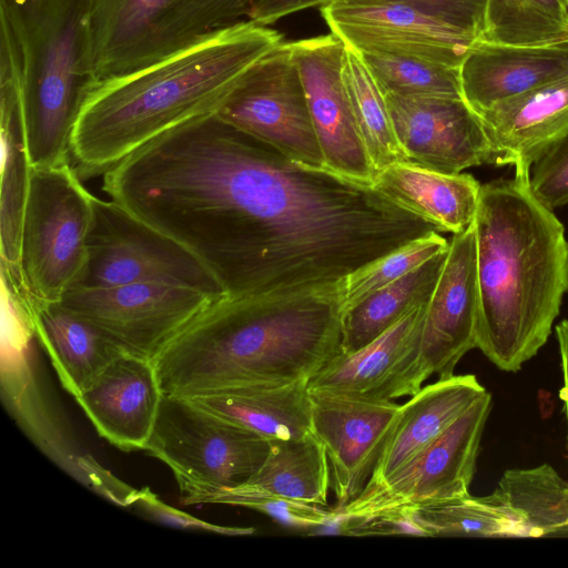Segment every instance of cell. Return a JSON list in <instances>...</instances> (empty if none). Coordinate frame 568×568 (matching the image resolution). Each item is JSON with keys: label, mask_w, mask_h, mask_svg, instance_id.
<instances>
[{"label": "cell", "mask_w": 568, "mask_h": 568, "mask_svg": "<svg viewBox=\"0 0 568 568\" xmlns=\"http://www.w3.org/2000/svg\"><path fill=\"white\" fill-rule=\"evenodd\" d=\"M102 190L189 250L229 298L334 286L437 231L372 185L302 166L216 112L130 153Z\"/></svg>", "instance_id": "6da1fadb"}, {"label": "cell", "mask_w": 568, "mask_h": 568, "mask_svg": "<svg viewBox=\"0 0 568 568\" xmlns=\"http://www.w3.org/2000/svg\"><path fill=\"white\" fill-rule=\"evenodd\" d=\"M338 288L214 301L155 358L162 393L307 382L341 354Z\"/></svg>", "instance_id": "7a4b0ae2"}, {"label": "cell", "mask_w": 568, "mask_h": 568, "mask_svg": "<svg viewBox=\"0 0 568 568\" xmlns=\"http://www.w3.org/2000/svg\"><path fill=\"white\" fill-rule=\"evenodd\" d=\"M473 223L477 348L517 373L546 344L568 293L565 229L532 195L528 175L483 184Z\"/></svg>", "instance_id": "3957f363"}, {"label": "cell", "mask_w": 568, "mask_h": 568, "mask_svg": "<svg viewBox=\"0 0 568 568\" xmlns=\"http://www.w3.org/2000/svg\"><path fill=\"white\" fill-rule=\"evenodd\" d=\"M283 42L244 20L138 70L95 83L78 119L71 160L82 180L103 175L163 132L216 112L243 75Z\"/></svg>", "instance_id": "277c9868"}, {"label": "cell", "mask_w": 568, "mask_h": 568, "mask_svg": "<svg viewBox=\"0 0 568 568\" xmlns=\"http://www.w3.org/2000/svg\"><path fill=\"white\" fill-rule=\"evenodd\" d=\"M90 0H0L21 55L22 105L33 168L71 160L73 132L98 82L88 36Z\"/></svg>", "instance_id": "5b68a950"}, {"label": "cell", "mask_w": 568, "mask_h": 568, "mask_svg": "<svg viewBox=\"0 0 568 568\" xmlns=\"http://www.w3.org/2000/svg\"><path fill=\"white\" fill-rule=\"evenodd\" d=\"M271 440L163 394L144 452L173 473L184 505L207 504L215 494L246 483L262 466Z\"/></svg>", "instance_id": "8992f818"}, {"label": "cell", "mask_w": 568, "mask_h": 568, "mask_svg": "<svg viewBox=\"0 0 568 568\" xmlns=\"http://www.w3.org/2000/svg\"><path fill=\"white\" fill-rule=\"evenodd\" d=\"M93 196L72 162L33 168L20 245L31 303H59L77 285L87 262Z\"/></svg>", "instance_id": "52a82bcc"}, {"label": "cell", "mask_w": 568, "mask_h": 568, "mask_svg": "<svg viewBox=\"0 0 568 568\" xmlns=\"http://www.w3.org/2000/svg\"><path fill=\"white\" fill-rule=\"evenodd\" d=\"M92 205L87 262L74 287L159 282L224 297L212 274L179 242L111 199L93 196Z\"/></svg>", "instance_id": "ba28073f"}, {"label": "cell", "mask_w": 568, "mask_h": 568, "mask_svg": "<svg viewBox=\"0 0 568 568\" xmlns=\"http://www.w3.org/2000/svg\"><path fill=\"white\" fill-rule=\"evenodd\" d=\"M219 298L159 282L72 287L59 304L100 331L121 353L155 358Z\"/></svg>", "instance_id": "9c48e42d"}, {"label": "cell", "mask_w": 568, "mask_h": 568, "mask_svg": "<svg viewBox=\"0 0 568 568\" xmlns=\"http://www.w3.org/2000/svg\"><path fill=\"white\" fill-rule=\"evenodd\" d=\"M216 113L291 161L326 169L290 42L283 41L260 59Z\"/></svg>", "instance_id": "30bf717a"}, {"label": "cell", "mask_w": 568, "mask_h": 568, "mask_svg": "<svg viewBox=\"0 0 568 568\" xmlns=\"http://www.w3.org/2000/svg\"><path fill=\"white\" fill-rule=\"evenodd\" d=\"M491 404L487 392L381 486L362 491L337 507L336 518H367L395 508L468 494Z\"/></svg>", "instance_id": "8fae6325"}, {"label": "cell", "mask_w": 568, "mask_h": 568, "mask_svg": "<svg viewBox=\"0 0 568 568\" xmlns=\"http://www.w3.org/2000/svg\"><path fill=\"white\" fill-rule=\"evenodd\" d=\"M318 9L329 32L361 53L404 55L460 67L478 42L405 3L334 0Z\"/></svg>", "instance_id": "7c38bea8"}, {"label": "cell", "mask_w": 568, "mask_h": 568, "mask_svg": "<svg viewBox=\"0 0 568 568\" xmlns=\"http://www.w3.org/2000/svg\"><path fill=\"white\" fill-rule=\"evenodd\" d=\"M325 168L349 180L373 184L376 174L359 134L345 87V44L329 32L291 41Z\"/></svg>", "instance_id": "4fadbf2b"}, {"label": "cell", "mask_w": 568, "mask_h": 568, "mask_svg": "<svg viewBox=\"0 0 568 568\" xmlns=\"http://www.w3.org/2000/svg\"><path fill=\"white\" fill-rule=\"evenodd\" d=\"M427 303L409 310L365 347L335 356L307 381L308 392L369 402L415 395L429 378L420 359Z\"/></svg>", "instance_id": "5bb4252c"}, {"label": "cell", "mask_w": 568, "mask_h": 568, "mask_svg": "<svg viewBox=\"0 0 568 568\" xmlns=\"http://www.w3.org/2000/svg\"><path fill=\"white\" fill-rule=\"evenodd\" d=\"M385 98L406 161L450 174L489 164L483 122L464 99Z\"/></svg>", "instance_id": "9a60e30c"}, {"label": "cell", "mask_w": 568, "mask_h": 568, "mask_svg": "<svg viewBox=\"0 0 568 568\" xmlns=\"http://www.w3.org/2000/svg\"><path fill=\"white\" fill-rule=\"evenodd\" d=\"M311 400L312 430L325 448L331 486L343 507L364 489L400 405L320 394H311Z\"/></svg>", "instance_id": "2e32d148"}, {"label": "cell", "mask_w": 568, "mask_h": 568, "mask_svg": "<svg viewBox=\"0 0 568 568\" xmlns=\"http://www.w3.org/2000/svg\"><path fill=\"white\" fill-rule=\"evenodd\" d=\"M478 287L474 223L453 235L427 303L420 359L430 377L454 375L459 361L477 348Z\"/></svg>", "instance_id": "e0dca14e"}, {"label": "cell", "mask_w": 568, "mask_h": 568, "mask_svg": "<svg viewBox=\"0 0 568 568\" xmlns=\"http://www.w3.org/2000/svg\"><path fill=\"white\" fill-rule=\"evenodd\" d=\"M21 74V55L17 37L10 23L7 20H1L0 270L26 291L20 268V245L24 207L33 166L26 138Z\"/></svg>", "instance_id": "ac0fdd59"}, {"label": "cell", "mask_w": 568, "mask_h": 568, "mask_svg": "<svg viewBox=\"0 0 568 568\" xmlns=\"http://www.w3.org/2000/svg\"><path fill=\"white\" fill-rule=\"evenodd\" d=\"M162 396L154 362L121 353L74 400L102 438L131 452L144 450Z\"/></svg>", "instance_id": "d6986e66"}, {"label": "cell", "mask_w": 568, "mask_h": 568, "mask_svg": "<svg viewBox=\"0 0 568 568\" xmlns=\"http://www.w3.org/2000/svg\"><path fill=\"white\" fill-rule=\"evenodd\" d=\"M489 144L490 162L528 175L532 163L568 133V75L477 113Z\"/></svg>", "instance_id": "ffe728a7"}, {"label": "cell", "mask_w": 568, "mask_h": 568, "mask_svg": "<svg viewBox=\"0 0 568 568\" xmlns=\"http://www.w3.org/2000/svg\"><path fill=\"white\" fill-rule=\"evenodd\" d=\"M463 99L479 113L568 75V41L545 45L476 42L460 67Z\"/></svg>", "instance_id": "44dd1931"}, {"label": "cell", "mask_w": 568, "mask_h": 568, "mask_svg": "<svg viewBox=\"0 0 568 568\" xmlns=\"http://www.w3.org/2000/svg\"><path fill=\"white\" fill-rule=\"evenodd\" d=\"M487 392L473 374H454L422 387L400 405L393 433L362 491L381 486Z\"/></svg>", "instance_id": "7402d4cb"}, {"label": "cell", "mask_w": 568, "mask_h": 568, "mask_svg": "<svg viewBox=\"0 0 568 568\" xmlns=\"http://www.w3.org/2000/svg\"><path fill=\"white\" fill-rule=\"evenodd\" d=\"M372 186L438 232L456 234L473 223L481 184L470 174L399 161L376 172Z\"/></svg>", "instance_id": "603a6c76"}, {"label": "cell", "mask_w": 568, "mask_h": 568, "mask_svg": "<svg viewBox=\"0 0 568 568\" xmlns=\"http://www.w3.org/2000/svg\"><path fill=\"white\" fill-rule=\"evenodd\" d=\"M186 398L268 440L300 438L313 432L307 382L230 387Z\"/></svg>", "instance_id": "cb8c5ba5"}, {"label": "cell", "mask_w": 568, "mask_h": 568, "mask_svg": "<svg viewBox=\"0 0 568 568\" xmlns=\"http://www.w3.org/2000/svg\"><path fill=\"white\" fill-rule=\"evenodd\" d=\"M33 332L62 387L77 398L121 352L59 303H31Z\"/></svg>", "instance_id": "d4e9b609"}, {"label": "cell", "mask_w": 568, "mask_h": 568, "mask_svg": "<svg viewBox=\"0 0 568 568\" xmlns=\"http://www.w3.org/2000/svg\"><path fill=\"white\" fill-rule=\"evenodd\" d=\"M258 1L168 0L153 20L128 72L185 50L235 23L250 20Z\"/></svg>", "instance_id": "484cf974"}, {"label": "cell", "mask_w": 568, "mask_h": 568, "mask_svg": "<svg viewBox=\"0 0 568 568\" xmlns=\"http://www.w3.org/2000/svg\"><path fill=\"white\" fill-rule=\"evenodd\" d=\"M168 0H90L88 36L97 81L124 74Z\"/></svg>", "instance_id": "4316f807"}, {"label": "cell", "mask_w": 568, "mask_h": 568, "mask_svg": "<svg viewBox=\"0 0 568 568\" xmlns=\"http://www.w3.org/2000/svg\"><path fill=\"white\" fill-rule=\"evenodd\" d=\"M447 251L438 253L419 267L343 312L341 353L351 354L365 347L409 310L428 302Z\"/></svg>", "instance_id": "83f0119b"}, {"label": "cell", "mask_w": 568, "mask_h": 568, "mask_svg": "<svg viewBox=\"0 0 568 568\" xmlns=\"http://www.w3.org/2000/svg\"><path fill=\"white\" fill-rule=\"evenodd\" d=\"M425 537H535L525 518L495 490L403 507Z\"/></svg>", "instance_id": "f1b7e54d"}, {"label": "cell", "mask_w": 568, "mask_h": 568, "mask_svg": "<svg viewBox=\"0 0 568 568\" xmlns=\"http://www.w3.org/2000/svg\"><path fill=\"white\" fill-rule=\"evenodd\" d=\"M241 486L325 507L331 487L325 448L313 432L300 438L271 440L264 463Z\"/></svg>", "instance_id": "f546056e"}, {"label": "cell", "mask_w": 568, "mask_h": 568, "mask_svg": "<svg viewBox=\"0 0 568 568\" xmlns=\"http://www.w3.org/2000/svg\"><path fill=\"white\" fill-rule=\"evenodd\" d=\"M495 491L525 518L535 537L568 536V481L550 465L507 469Z\"/></svg>", "instance_id": "4dcf8cb0"}, {"label": "cell", "mask_w": 568, "mask_h": 568, "mask_svg": "<svg viewBox=\"0 0 568 568\" xmlns=\"http://www.w3.org/2000/svg\"><path fill=\"white\" fill-rule=\"evenodd\" d=\"M343 75L355 121L375 172L393 163L406 161L394 131L384 92L361 53L347 45Z\"/></svg>", "instance_id": "1f68e13d"}, {"label": "cell", "mask_w": 568, "mask_h": 568, "mask_svg": "<svg viewBox=\"0 0 568 568\" xmlns=\"http://www.w3.org/2000/svg\"><path fill=\"white\" fill-rule=\"evenodd\" d=\"M480 41L508 45L568 41V11L562 0H487Z\"/></svg>", "instance_id": "d6a6232c"}, {"label": "cell", "mask_w": 568, "mask_h": 568, "mask_svg": "<svg viewBox=\"0 0 568 568\" xmlns=\"http://www.w3.org/2000/svg\"><path fill=\"white\" fill-rule=\"evenodd\" d=\"M361 55L385 94L463 99L459 67L378 52Z\"/></svg>", "instance_id": "836d02e7"}, {"label": "cell", "mask_w": 568, "mask_h": 568, "mask_svg": "<svg viewBox=\"0 0 568 568\" xmlns=\"http://www.w3.org/2000/svg\"><path fill=\"white\" fill-rule=\"evenodd\" d=\"M448 246L449 242L438 231H432L357 268L339 282L343 312L447 251Z\"/></svg>", "instance_id": "e575fe53"}, {"label": "cell", "mask_w": 568, "mask_h": 568, "mask_svg": "<svg viewBox=\"0 0 568 568\" xmlns=\"http://www.w3.org/2000/svg\"><path fill=\"white\" fill-rule=\"evenodd\" d=\"M207 504H225L254 509L296 529L323 528L336 517L335 509L291 500L265 491L237 486L213 495Z\"/></svg>", "instance_id": "d590c367"}, {"label": "cell", "mask_w": 568, "mask_h": 568, "mask_svg": "<svg viewBox=\"0 0 568 568\" xmlns=\"http://www.w3.org/2000/svg\"><path fill=\"white\" fill-rule=\"evenodd\" d=\"M529 189L551 211L568 203V133L532 163Z\"/></svg>", "instance_id": "8d00e7d4"}, {"label": "cell", "mask_w": 568, "mask_h": 568, "mask_svg": "<svg viewBox=\"0 0 568 568\" xmlns=\"http://www.w3.org/2000/svg\"><path fill=\"white\" fill-rule=\"evenodd\" d=\"M131 506L143 517L178 529L210 531L227 536L254 534L251 527H231L211 524L163 503L148 487L138 489Z\"/></svg>", "instance_id": "74e56055"}, {"label": "cell", "mask_w": 568, "mask_h": 568, "mask_svg": "<svg viewBox=\"0 0 568 568\" xmlns=\"http://www.w3.org/2000/svg\"><path fill=\"white\" fill-rule=\"evenodd\" d=\"M408 4L480 41L487 0H357Z\"/></svg>", "instance_id": "f35d334b"}, {"label": "cell", "mask_w": 568, "mask_h": 568, "mask_svg": "<svg viewBox=\"0 0 568 568\" xmlns=\"http://www.w3.org/2000/svg\"><path fill=\"white\" fill-rule=\"evenodd\" d=\"M334 0H260L254 7L250 20L271 26L282 18L310 8H320Z\"/></svg>", "instance_id": "ab89813d"}, {"label": "cell", "mask_w": 568, "mask_h": 568, "mask_svg": "<svg viewBox=\"0 0 568 568\" xmlns=\"http://www.w3.org/2000/svg\"><path fill=\"white\" fill-rule=\"evenodd\" d=\"M555 332H556V338L558 342L560 359H561V368H562V377H564L562 397H564V403H565V413H566L567 430H568V320L561 321L556 326ZM567 444H568V433H567Z\"/></svg>", "instance_id": "60d3db41"}, {"label": "cell", "mask_w": 568, "mask_h": 568, "mask_svg": "<svg viewBox=\"0 0 568 568\" xmlns=\"http://www.w3.org/2000/svg\"><path fill=\"white\" fill-rule=\"evenodd\" d=\"M562 1H564L565 6H566V9L568 11V0H562Z\"/></svg>", "instance_id": "b9f144b4"}]
</instances>
